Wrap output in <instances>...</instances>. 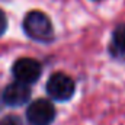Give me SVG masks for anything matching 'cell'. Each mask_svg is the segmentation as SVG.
<instances>
[{
	"label": "cell",
	"instance_id": "cell-8",
	"mask_svg": "<svg viewBox=\"0 0 125 125\" xmlns=\"http://www.w3.org/2000/svg\"><path fill=\"white\" fill-rule=\"evenodd\" d=\"M0 125H21V121L18 118H13V116H9V118H4L0 121Z\"/></svg>",
	"mask_w": 125,
	"mask_h": 125
},
{
	"label": "cell",
	"instance_id": "cell-1",
	"mask_svg": "<svg viewBox=\"0 0 125 125\" xmlns=\"http://www.w3.org/2000/svg\"><path fill=\"white\" fill-rule=\"evenodd\" d=\"M23 29L35 41H48L52 36V25L48 16L39 10H32L25 16Z\"/></svg>",
	"mask_w": 125,
	"mask_h": 125
},
{
	"label": "cell",
	"instance_id": "cell-2",
	"mask_svg": "<svg viewBox=\"0 0 125 125\" xmlns=\"http://www.w3.org/2000/svg\"><path fill=\"white\" fill-rule=\"evenodd\" d=\"M74 80L64 73H54L47 82V93L60 102L68 100L74 94Z\"/></svg>",
	"mask_w": 125,
	"mask_h": 125
},
{
	"label": "cell",
	"instance_id": "cell-3",
	"mask_svg": "<svg viewBox=\"0 0 125 125\" xmlns=\"http://www.w3.org/2000/svg\"><path fill=\"white\" fill-rule=\"evenodd\" d=\"M55 118V108L47 99L32 102L26 109V119L29 125H50Z\"/></svg>",
	"mask_w": 125,
	"mask_h": 125
},
{
	"label": "cell",
	"instance_id": "cell-6",
	"mask_svg": "<svg viewBox=\"0 0 125 125\" xmlns=\"http://www.w3.org/2000/svg\"><path fill=\"white\" fill-rule=\"evenodd\" d=\"M112 42L114 47L119 51V52H125V23L119 25L112 35Z\"/></svg>",
	"mask_w": 125,
	"mask_h": 125
},
{
	"label": "cell",
	"instance_id": "cell-4",
	"mask_svg": "<svg viewBox=\"0 0 125 125\" xmlns=\"http://www.w3.org/2000/svg\"><path fill=\"white\" fill-rule=\"evenodd\" d=\"M12 73H13L16 82L25 83V84H32L41 76V64L36 60L28 58V57L19 58L13 64Z\"/></svg>",
	"mask_w": 125,
	"mask_h": 125
},
{
	"label": "cell",
	"instance_id": "cell-7",
	"mask_svg": "<svg viewBox=\"0 0 125 125\" xmlns=\"http://www.w3.org/2000/svg\"><path fill=\"white\" fill-rule=\"evenodd\" d=\"M6 28H7V19H6V15L0 10V36L4 33Z\"/></svg>",
	"mask_w": 125,
	"mask_h": 125
},
{
	"label": "cell",
	"instance_id": "cell-5",
	"mask_svg": "<svg viewBox=\"0 0 125 125\" xmlns=\"http://www.w3.org/2000/svg\"><path fill=\"white\" fill-rule=\"evenodd\" d=\"M29 97H31V90L28 84L21 82H15L9 84L1 94L3 103H6L7 106H22L29 100Z\"/></svg>",
	"mask_w": 125,
	"mask_h": 125
}]
</instances>
